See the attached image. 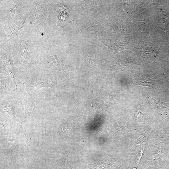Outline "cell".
<instances>
[{"mask_svg": "<svg viewBox=\"0 0 169 169\" xmlns=\"http://www.w3.org/2000/svg\"><path fill=\"white\" fill-rule=\"evenodd\" d=\"M134 82L137 85L149 87L155 89L157 79L155 76L149 74H143L135 76Z\"/></svg>", "mask_w": 169, "mask_h": 169, "instance_id": "cell-1", "label": "cell"}]
</instances>
